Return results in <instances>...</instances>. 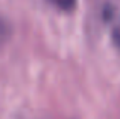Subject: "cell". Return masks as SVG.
Returning <instances> with one entry per match:
<instances>
[{"label": "cell", "mask_w": 120, "mask_h": 119, "mask_svg": "<svg viewBox=\"0 0 120 119\" xmlns=\"http://www.w3.org/2000/svg\"><path fill=\"white\" fill-rule=\"evenodd\" d=\"M50 2L62 11H71L76 6V0H50Z\"/></svg>", "instance_id": "cell-1"}, {"label": "cell", "mask_w": 120, "mask_h": 119, "mask_svg": "<svg viewBox=\"0 0 120 119\" xmlns=\"http://www.w3.org/2000/svg\"><path fill=\"white\" fill-rule=\"evenodd\" d=\"M117 40L120 41V29H119V35H117Z\"/></svg>", "instance_id": "cell-2"}]
</instances>
